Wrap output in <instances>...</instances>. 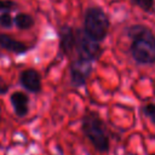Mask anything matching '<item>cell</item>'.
Listing matches in <instances>:
<instances>
[{
  "mask_svg": "<svg viewBox=\"0 0 155 155\" xmlns=\"http://www.w3.org/2000/svg\"><path fill=\"white\" fill-rule=\"evenodd\" d=\"M127 35L132 40L130 52L139 64L155 63V35L143 24H133L127 28Z\"/></svg>",
  "mask_w": 155,
  "mask_h": 155,
  "instance_id": "obj_1",
  "label": "cell"
},
{
  "mask_svg": "<svg viewBox=\"0 0 155 155\" xmlns=\"http://www.w3.org/2000/svg\"><path fill=\"white\" fill-rule=\"evenodd\" d=\"M81 130L85 137L99 153H108L110 142L108 130L104 125V121L94 111H88L82 116Z\"/></svg>",
  "mask_w": 155,
  "mask_h": 155,
  "instance_id": "obj_2",
  "label": "cell"
},
{
  "mask_svg": "<svg viewBox=\"0 0 155 155\" xmlns=\"http://www.w3.org/2000/svg\"><path fill=\"white\" fill-rule=\"evenodd\" d=\"M109 18L107 13L97 6H91L84 15V31L88 38L96 42H101L105 39L109 30Z\"/></svg>",
  "mask_w": 155,
  "mask_h": 155,
  "instance_id": "obj_3",
  "label": "cell"
},
{
  "mask_svg": "<svg viewBox=\"0 0 155 155\" xmlns=\"http://www.w3.org/2000/svg\"><path fill=\"white\" fill-rule=\"evenodd\" d=\"M75 36V51L78 53V58L92 63L101 56L102 48L99 46V42H96L91 38H88L84 30L76 29Z\"/></svg>",
  "mask_w": 155,
  "mask_h": 155,
  "instance_id": "obj_4",
  "label": "cell"
},
{
  "mask_svg": "<svg viewBox=\"0 0 155 155\" xmlns=\"http://www.w3.org/2000/svg\"><path fill=\"white\" fill-rule=\"evenodd\" d=\"M91 64L92 63L82 61L80 58H76L71 62L69 73H70V84L73 87L79 88L86 85L87 78L92 71Z\"/></svg>",
  "mask_w": 155,
  "mask_h": 155,
  "instance_id": "obj_5",
  "label": "cell"
},
{
  "mask_svg": "<svg viewBox=\"0 0 155 155\" xmlns=\"http://www.w3.org/2000/svg\"><path fill=\"white\" fill-rule=\"evenodd\" d=\"M19 81L21 85L31 93H39L41 91V76L33 68L24 69L19 75Z\"/></svg>",
  "mask_w": 155,
  "mask_h": 155,
  "instance_id": "obj_6",
  "label": "cell"
},
{
  "mask_svg": "<svg viewBox=\"0 0 155 155\" xmlns=\"http://www.w3.org/2000/svg\"><path fill=\"white\" fill-rule=\"evenodd\" d=\"M75 30L69 25H63L59 29V50L63 54L70 56L75 51Z\"/></svg>",
  "mask_w": 155,
  "mask_h": 155,
  "instance_id": "obj_7",
  "label": "cell"
},
{
  "mask_svg": "<svg viewBox=\"0 0 155 155\" xmlns=\"http://www.w3.org/2000/svg\"><path fill=\"white\" fill-rule=\"evenodd\" d=\"M10 102L13 108V111L17 116L24 117L29 113V97L22 91H15L10 96Z\"/></svg>",
  "mask_w": 155,
  "mask_h": 155,
  "instance_id": "obj_8",
  "label": "cell"
},
{
  "mask_svg": "<svg viewBox=\"0 0 155 155\" xmlns=\"http://www.w3.org/2000/svg\"><path fill=\"white\" fill-rule=\"evenodd\" d=\"M0 46L2 48H5L6 51H10L16 54H23V53L28 52L30 48L27 44L15 40L11 36H8L6 34H1V33H0Z\"/></svg>",
  "mask_w": 155,
  "mask_h": 155,
  "instance_id": "obj_9",
  "label": "cell"
},
{
  "mask_svg": "<svg viewBox=\"0 0 155 155\" xmlns=\"http://www.w3.org/2000/svg\"><path fill=\"white\" fill-rule=\"evenodd\" d=\"M35 21L34 18L29 15V13H25V12H19L13 18V24L19 28V29H23V30H27V29H30L33 25H34Z\"/></svg>",
  "mask_w": 155,
  "mask_h": 155,
  "instance_id": "obj_10",
  "label": "cell"
},
{
  "mask_svg": "<svg viewBox=\"0 0 155 155\" xmlns=\"http://www.w3.org/2000/svg\"><path fill=\"white\" fill-rule=\"evenodd\" d=\"M130 2L133 4L134 6L139 7L140 10H143L145 12H149V11L153 10L155 0H130Z\"/></svg>",
  "mask_w": 155,
  "mask_h": 155,
  "instance_id": "obj_11",
  "label": "cell"
},
{
  "mask_svg": "<svg viewBox=\"0 0 155 155\" xmlns=\"http://www.w3.org/2000/svg\"><path fill=\"white\" fill-rule=\"evenodd\" d=\"M143 114L155 125V103H148L143 107Z\"/></svg>",
  "mask_w": 155,
  "mask_h": 155,
  "instance_id": "obj_12",
  "label": "cell"
},
{
  "mask_svg": "<svg viewBox=\"0 0 155 155\" xmlns=\"http://www.w3.org/2000/svg\"><path fill=\"white\" fill-rule=\"evenodd\" d=\"M13 25V18L11 17V15L8 12L1 13L0 15V27L4 29H8Z\"/></svg>",
  "mask_w": 155,
  "mask_h": 155,
  "instance_id": "obj_13",
  "label": "cell"
},
{
  "mask_svg": "<svg viewBox=\"0 0 155 155\" xmlns=\"http://www.w3.org/2000/svg\"><path fill=\"white\" fill-rule=\"evenodd\" d=\"M16 6V2L12 0H0V12L5 13L11 11Z\"/></svg>",
  "mask_w": 155,
  "mask_h": 155,
  "instance_id": "obj_14",
  "label": "cell"
},
{
  "mask_svg": "<svg viewBox=\"0 0 155 155\" xmlns=\"http://www.w3.org/2000/svg\"><path fill=\"white\" fill-rule=\"evenodd\" d=\"M7 91H8V85L0 76V94H5V93H7Z\"/></svg>",
  "mask_w": 155,
  "mask_h": 155,
  "instance_id": "obj_15",
  "label": "cell"
},
{
  "mask_svg": "<svg viewBox=\"0 0 155 155\" xmlns=\"http://www.w3.org/2000/svg\"><path fill=\"white\" fill-rule=\"evenodd\" d=\"M150 155H155V154H150Z\"/></svg>",
  "mask_w": 155,
  "mask_h": 155,
  "instance_id": "obj_16",
  "label": "cell"
}]
</instances>
